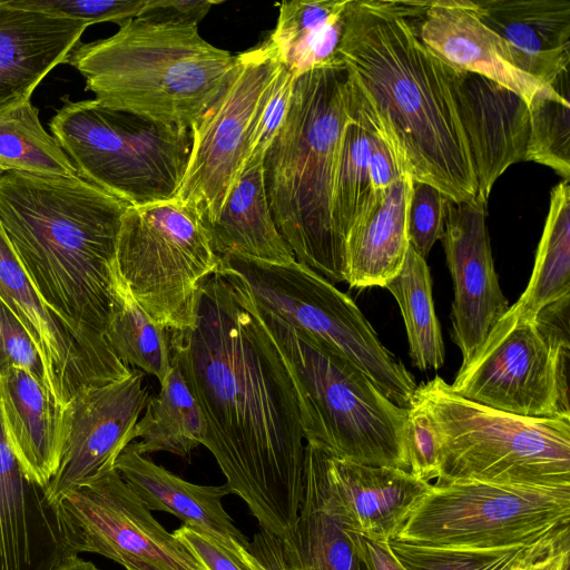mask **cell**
<instances>
[{
    "label": "cell",
    "mask_w": 570,
    "mask_h": 570,
    "mask_svg": "<svg viewBox=\"0 0 570 570\" xmlns=\"http://www.w3.org/2000/svg\"><path fill=\"white\" fill-rule=\"evenodd\" d=\"M115 469L149 511L175 515L183 525L209 535L252 570H261L248 550L249 540L224 509L222 500L230 494L225 484L188 482L140 454L134 442L118 456Z\"/></svg>",
    "instance_id": "obj_21"
},
{
    "label": "cell",
    "mask_w": 570,
    "mask_h": 570,
    "mask_svg": "<svg viewBox=\"0 0 570 570\" xmlns=\"http://www.w3.org/2000/svg\"><path fill=\"white\" fill-rule=\"evenodd\" d=\"M412 400L424 409L436 433L435 482L570 487V417L499 411L462 397L439 375L417 385Z\"/></svg>",
    "instance_id": "obj_7"
},
{
    "label": "cell",
    "mask_w": 570,
    "mask_h": 570,
    "mask_svg": "<svg viewBox=\"0 0 570 570\" xmlns=\"http://www.w3.org/2000/svg\"><path fill=\"white\" fill-rule=\"evenodd\" d=\"M217 272L258 307L351 361L394 404L410 406L414 376L354 301L325 277L297 261L276 264L236 254L219 256Z\"/></svg>",
    "instance_id": "obj_8"
},
{
    "label": "cell",
    "mask_w": 570,
    "mask_h": 570,
    "mask_svg": "<svg viewBox=\"0 0 570 570\" xmlns=\"http://www.w3.org/2000/svg\"><path fill=\"white\" fill-rule=\"evenodd\" d=\"M118 293L119 304L108 324L106 340L122 363L160 383L173 366L168 330L140 307L121 276Z\"/></svg>",
    "instance_id": "obj_33"
},
{
    "label": "cell",
    "mask_w": 570,
    "mask_h": 570,
    "mask_svg": "<svg viewBox=\"0 0 570 570\" xmlns=\"http://www.w3.org/2000/svg\"><path fill=\"white\" fill-rule=\"evenodd\" d=\"M405 446L409 472L431 483L440 473V449L436 433L424 409L414 400L407 407Z\"/></svg>",
    "instance_id": "obj_41"
},
{
    "label": "cell",
    "mask_w": 570,
    "mask_h": 570,
    "mask_svg": "<svg viewBox=\"0 0 570 570\" xmlns=\"http://www.w3.org/2000/svg\"><path fill=\"white\" fill-rule=\"evenodd\" d=\"M57 570H100V569L97 568L92 562L86 561L78 557V558L65 563Z\"/></svg>",
    "instance_id": "obj_49"
},
{
    "label": "cell",
    "mask_w": 570,
    "mask_h": 570,
    "mask_svg": "<svg viewBox=\"0 0 570 570\" xmlns=\"http://www.w3.org/2000/svg\"><path fill=\"white\" fill-rule=\"evenodd\" d=\"M412 185L403 174L348 232L344 279L351 287H383L400 272L410 246L406 219Z\"/></svg>",
    "instance_id": "obj_27"
},
{
    "label": "cell",
    "mask_w": 570,
    "mask_h": 570,
    "mask_svg": "<svg viewBox=\"0 0 570 570\" xmlns=\"http://www.w3.org/2000/svg\"><path fill=\"white\" fill-rule=\"evenodd\" d=\"M129 206L82 178L0 171V223L42 302L108 362L119 304L117 243Z\"/></svg>",
    "instance_id": "obj_3"
},
{
    "label": "cell",
    "mask_w": 570,
    "mask_h": 570,
    "mask_svg": "<svg viewBox=\"0 0 570 570\" xmlns=\"http://www.w3.org/2000/svg\"><path fill=\"white\" fill-rule=\"evenodd\" d=\"M145 373L80 390L66 407V442L58 471L47 485L57 503L66 491L112 470L134 439V429L150 399Z\"/></svg>",
    "instance_id": "obj_15"
},
{
    "label": "cell",
    "mask_w": 570,
    "mask_h": 570,
    "mask_svg": "<svg viewBox=\"0 0 570 570\" xmlns=\"http://www.w3.org/2000/svg\"><path fill=\"white\" fill-rule=\"evenodd\" d=\"M226 85L190 129L191 149L176 198L214 222L242 175L256 119L282 68L267 38L237 55Z\"/></svg>",
    "instance_id": "obj_13"
},
{
    "label": "cell",
    "mask_w": 570,
    "mask_h": 570,
    "mask_svg": "<svg viewBox=\"0 0 570 570\" xmlns=\"http://www.w3.org/2000/svg\"><path fill=\"white\" fill-rule=\"evenodd\" d=\"M567 295H570V185L568 179H562L551 189L532 274L515 303L535 316Z\"/></svg>",
    "instance_id": "obj_32"
},
{
    "label": "cell",
    "mask_w": 570,
    "mask_h": 570,
    "mask_svg": "<svg viewBox=\"0 0 570 570\" xmlns=\"http://www.w3.org/2000/svg\"><path fill=\"white\" fill-rule=\"evenodd\" d=\"M11 366L29 371L49 391L45 366L35 344L0 298V372Z\"/></svg>",
    "instance_id": "obj_42"
},
{
    "label": "cell",
    "mask_w": 570,
    "mask_h": 570,
    "mask_svg": "<svg viewBox=\"0 0 570 570\" xmlns=\"http://www.w3.org/2000/svg\"><path fill=\"white\" fill-rule=\"evenodd\" d=\"M88 27L0 0V115L29 101L45 77L68 62Z\"/></svg>",
    "instance_id": "obj_22"
},
{
    "label": "cell",
    "mask_w": 570,
    "mask_h": 570,
    "mask_svg": "<svg viewBox=\"0 0 570 570\" xmlns=\"http://www.w3.org/2000/svg\"><path fill=\"white\" fill-rule=\"evenodd\" d=\"M73 549L126 570H206L112 470L57 500Z\"/></svg>",
    "instance_id": "obj_14"
},
{
    "label": "cell",
    "mask_w": 570,
    "mask_h": 570,
    "mask_svg": "<svg viewBox=\"0 0 570 570\" xmlns=\"http://www.w3.org/2000/svg\"><path fill=\"white\" fill-rule=\"evenodd\" d=\"M171 364L200 407L203 445L261 530L284 540L298 518L304 433L296 392L267 333L216 271L198 288L193 326L168 330Z\"/></svg>",
    "instance_id": "obj_1"
},
{
    "label": "cell",
    "mask_w": 570,
    "mask_h": 570,
    "mask_svg": "<svg viewBox=\"0 0 570 570\" xmlns=\"http://www.w3.org/2000/svg\"><path fill=\"white\" fill-rule=\"evenodd\" d=\"M323 453L326 479L344 522L370 539H394L431 484L402 469Z\"/></svg>",
    "instance_id": "obj_23"
},
{
    "label": "cell",
    "mask_w": 570,
    "mask_h": 570,
    "mask_svg": "<svg viewBox=\"0 0 570 570\" xmlns=\"http://www.w3.org/2000/svg\"><path fill=\"white\" fill-rule=\"evenodd\" d=\"M116 261L140 307L167 330H184L195 323L199 285L219 256L198 209L174 197L127 208Z\"/></svg>",
    "instance_id": "obj_12"
},
{
    "label": "cell",
    "mask_w": 570,
    "mask_h": 570,
    "mask_svg": "<svg viewBox=\"0 0 570 570\" xmlns=\"http://www.w3.org/2000/svg\"><path fill=\"white\" fill-rule=\"evenodd\" d=\"M530 102L525 161L544 165L570 180L569 70Z\"/></svg>",
    "instance_id": "obj_37"
},
{
    "label": "cell",
    "mask_w": 570,
    "mask_h": 570,
    "mask_svg": "<svg viewBox=\"0 0 570 570\" xmlns=\"http://www.w3.org/2000/svg\"><path fill=\"white\" fill-rule=\"evenodd\" d=\"M350 0H292L278 4L268 37L283 66L296 77L321 67L343 63L338 47Z\"/></svg>",
    "instance_id": "obj_29"
},
{
    "label": "cell",
    "mask_w": 570,
    "mask_h": 570,
    "mask_svg": "<svg viewBox=\"0 0 570 570\" xmlns=\"http://www.w3.org/2000/svg\"><path fill=\"white\" fill-rule=\"evenodd\" d=\"M49 128L82 178L128 206L174 198L191 149L190 130L96 99L65 100Z\"/></svg>",
    "instance_id": "obj_9"
},
{
    "label": "cell",
    "mask_w": 570,
    "mask_h": 570,
    "mask_svg": "<svg viewBox=\"0 0 570 570\" xmlns=\"http://www.w3.org/2000/svg\"><path fill=\"white\" fill-rule=\"evenodd\" d=\"M570 534V487L475 480L431 483L395 540L443 548H504Z\"/></svg>",
    "instance_id": "obj_11"
},
{
    "label": "cell",
    "mask_w": 570,
    "mask_h": 570,
    "mask_svg": "<svg viewBox=\"0 0 570 570\" xmlns=\"http://www.w3.org/2000/svg\"><path fill=\"white\" fill-rule=\"evenodd\" d=\"M76 558L59 505L13 455L0 407V570H57Z\"/></svg>",
    "instance_id": "obj_19"
},
{
    "label": "cell",
    "mask_w": 570,
    "mask_h": 570,
    "mask_svg": "<svg viewBox=\"0 0 570 570\" xmlns=\"http://www.w3.org/2000/svg\"><path fill=\"white\" fill-rule=\"evenodd\" d=\"M213 250L276 264L295 259L269 209L263 163L244 169L218 217L205 224Z\"/></svg>",
    "instance_id": "obj_28"
},
{
    "label": "cell",
    "mask_w": 570,
    "mask_h": 570,
    "mask_svg": "<svg viewBox=\"0 0 570 570\" xmlns=\"http://www.w3.org/2000/svg\"><path fill=\"white\" fill-rule=\"evenodd\" d=\"M389 548L406 570H512L531 558L570 544V534L504 548H443L391 539Z\"/></svg>",
    "instance_id": "obj_36"
},
{
    "label": "cell",
    "mask_w": 570,
    "mask_h": 570,
    "mask_svg": "<svg viewBox=\"0 0 570 570\" xmlns=\"http://www.w3.org/2000/svg\"><path fill=\"white\" fill-rule=\"evenodd\" d=\"M0 407L10 449L27 478L41 487L58 471L66 442V409L27 370L0 372Z\"/></svg>",
    "instance_id": "obj_25"
},
{
    "label": "cell",
    "mask_w": 570,
    "mask_h": 570,
    "mask_svg": "<svg viewBox=\"0 0 570 570\" xmlns=\"http://www.w3.org/2000/svg\"><path fill=\"white\" fill-rule=\"evenodd\" d=\"M373 134V132H372ZM403 174L390 148L375 134L370 161L371 188L374 198H382Z\"/></svg>",
    "instance_id": "obj_45"
},
{
    "label": "cell",
    "mask_w": 570,
    "mask_h": 570,
    "mask_svg": "<svg viewBox=\"0 0 570 570\" xmlns=\"http://www.w3.org/2000/svg\"><path fill=\"white\" fill-rule=\"evenodd\" d=\"M0 169L39 175H77L71 159L26 101L0 115Z\"/></svg>",
    "instance_id": "obj_34"
},
{
    "label": "cell",
    "mask_w": 570,
    "mask_h": 570,
    "mask_svg": "<svg viewBox=\"0 0 570 570\" xmlns=\"http://www.w3.org/2000/svg\"><path fill=\"white\" fill-rule=\"evenodd\" d=\"M372 131L351 117L341 139L332 199L333 224L344 246L348 232L358 218L384 197L374 198L372 194Z\"/></svg>",
    "instance_id": "obj_35"
},
{
    "label": "cell",
    "mask_w": 570,
    "mask_h": 570,
    "mask_svg": "<svg viewBox=\"0 0 570 570\" xmlns=\"http://www.w3.org/2000/svg\"><path fill=\"white\" fill-rule=\"evenodd\" d=\"M350 531L367 570H406L392 554L389 541L370 539L352 530Z\"/></svg>",
    "instance_id": "obj_47"
},
{
    "label": "cell",
    "mask_w": 570,
    "mask_h": 570,
    "mask_svg": "<svg viewBox=\"0 0 570 570\" xmlns=\"http://www.w3.org/2000/svg\"><path fill=\"white\" fill-rule=\"evenodd\" d=\"M570 544L561 546L548 553L531 558L512 570H569Z\"/></svg>",
    "instance_id": "obj_48"
},
{
    "label": "cell",
    "mask_w": 570,
    "mask_h": 570,
    "mask_svg": "<svg viewBox=\"0 0 570 570\" xmlns=\"http://www.w3.org/2000/svg\"><path fill=\"white\" fill-rule=\"evenodd\" d=\"M431 1L350 0L338 47L350 116L390 148L402 171L460 203L476 196L446 66L416 20Z\"/></svg>",
    "instance_id": "obj_2"
},
{
    "label": "cell",
    "mask_w": 570,
    "mask_h": 570,
    "mask_svg": "<svg viewBox=\"0 0 570 570\" xmlns=\"http://www.w3.org/2000/svg\"><path fill=\"white\" fill-rule=\"evenodd\" d=\"M474 3L480 21L507 42L518 69L550 86L569 70V0H484Z\"/></svg>",
    "instance_id": "obj_24"
},
{
    "label": "cell",
    "mask_w": 570,
    "mask_h": 570,
    "mask_svg": "<svg viewBox=\"0 0 570 570\" xmlns=\"http://www.w3.org/2000/svg\"><path fill=\"white\" fill-rule=\"evenodd\" d=\"M446 73L476 178L475 197L488 204L497 179L525 159L529 107L518 94L483 76L448 66Z\"/></svg>",
    "instance_id": "obj_18"
},
{
    "label": "cell",
    "mask_w": 570,
    "mask_h": 570,
    "mask_svg": "<svg viewBox=\"0 0 570 570\" xmlns=\"http://www.w3.org/2000/svg\"><path fill=\"white\" fill-rule=\"evenodd\" d=\"M485 218L487 204L476 197L460 203L446 199L441 240L454 288L452 340L462 353V364L509 308L494 269Z\"/></svg>",
    "instance_id": "obj_17"
},
{
    "label": "cell",
    "mask_w": 570,
    "mask_h": 570,
    "mask_svg": "<svg viewBox=\"0 0 570 570\" xmlns=\"http://www.w3.org/2000/svg\"><path fill=\"white\" fill-rule=\"evenodd\" d=\"M0 298L35 344L55 403L66 409L80 390L128 376L89 347L37 294L0 223Z\"/></svg>",
    "instance_id": "obj_16"
},
{
    "label": "cell",
    "mask_w": 570,
    "mask_h": 570,
    "mask_svg": "<svg viewBox=\"0 0 570 570\" xmlns=\"http://www.w3.org/2000/svg\"><path fill=\"white\" fill-rule=\"evenodd\" d=\"M173 534L206 570H252L232 552L199 530L181 525Z\"/></svg>",
    "instance_id": "obj_43"
},
{
    "label": "cell",
    "mask_w": 570,
    "mask_h": 570,
    "mask_svg": "<svg viewBox=\"0 0 570 570\" xmlns=\"http://www.w3.org/2000/svg\"><path fill=\"white\" fill-rule=\"evenodd\" d=\"M68 62L98 102L190 130L238 57L207 42L195 24L134 18L108 38L80 43Z\"/></svg>",
    "instance_id": "obj_5"
},
{
    "label": "cell",
    "mask_w": 570,
    "mask_h": 570,
    "mask_svg": "<svg viewBox=\"0 0 570 570\" xmlns=\"http://www.w3.org/2000/svg\"><path fill=\"white\" fill-rule=\"evenodd\" d=\"M248 550L261 570H291L282 539L267 531L256 532L249 541Z\"/></svg>",
    "instance_id": "obj_46"
},
{
    "label": "cell",
    "mask_w": 570,
    "mask_h": 570,
    "mask_svg": "<svg viewBox=\"0 0 570 570\" xmlns=\"http://www.w3.org/2000/svg\"><path fill=\"white\" fill-rule=\"evenodd\" d=\"M304 488L298 518L282 540L291 570H367L331 492L324 453L309 443L304 452Z\"/></svg>",
    "instance_id": "obj_26"
},
{
    "label": "cell",
    "mask_w": 570,
    "mask_h": 570,
    "mask_svg": "<svg viewBox=\"0 0 570 570\" xmlns=\"http://www.w3.org/2000/svg\"><path fill=\"white\" fill-rule=\"evenodd\" d=\"M384 287L402 313L413 365L421 371L442 367L445 351L425 258L409 246L400 272Z\"/></svg>",
    "instance_id": "obj_31"
},
{
    "label": "cell",
    "mask_w": 570,
    "mask_h": 570,
    "mask_svg": "<svg viewBox=\"0 0 570 570\" xmlns=\"http://www.w3.org/2000/svg\"><path fill=\"white\" fill-rule=\"evenodd\" d=\"M230 285L286 366L306 443L337 459L409 471L407 407L394 404L360 367L328 345L285 324Z\"/></svg>",
    "instance_id": "obj_6"
},
{
    "label": "cell",
    "mask_w": 570,
    "mask_h": 570,
    "mask_svg": "<svg viewBox=\"0 0 570 570\" xmlns=\"http://www.w3.org/2000/svg\"><path fill=\"white\" fill-rule=\"evenodd\" d=\"M350 118L344 65L309 70L296 78L285 121L263 160L279 234L298 263L333 284L345 282V246L333 224L332 199Z\"/></svg>",
    "instance_id": "obj_4"
},
{
    "label": "cell",
    "mask_w": 570,
    "mask_h": 570,
    "mask_svg": "<svg viewBox=\"0 0 570 570\" xmlns=\"http://www.w3.org/2000/svg\"><path fill=\"white\" fill-rule=\"evenodd\" d=\"M446 199L433 186L413 181L407 206V238L410 246L423 258L442 237Z\"/></svg>",
    "instance_id": "obj_39"
},
{
    "label": "cell",
    "mask_w": 570,
    "mask_h": 570,
    "mask_svg": "<svg viewBox=\"0 0 570 570\" xmlns=\"http://www.w3.org/2000/svg\"><path fill=\"white\" fill-rule=\"evenodd\" d=\"M474 8L468 0L431 1L416 20L420 39L448 67L493 80L529 106L552 86L518 69L507 42L480 21Z\"/></svg>",
    "instance_id": "obj_20"
},
{
    "label": "cell",
    "mask_w": 570,
    "mask_h": 570,
    "mask_svg": "<svg viewBox=\"0 0 570 570\" xmlns=\"http://www.w3.org/2000/svg\"><path fill=\"white\" fill-rule=\"evenodd\" d=\"M567 295L535 316L517 303L462 364L453 392L472 402L529 417H570V331Z\"/></svg>",
    "instance_id": "obj_10"
},
{
    "label": "cell",
    "mask_w": 570,
    "mask_h": 570,
    "mask_svg": "<svg viewBox=\"0 0 570 570\" xmlns=\"http://www.w3.org/2000/svg\"><path fill=\"white\" fill-rule=\"evenodd\" d=\"M296 78L295 75L282 66L256 119L250 138L248 160L244 169L263 163L267 148L276 138L285 121Z\"/></svg>",
    "instance_id": "obj_40"
},
{
    "label": "cell",
    "mask_w": 570,
    "mask_h": 570,
    "mask_svg": "<svg viewBox=\"0 0 570 570\" xmlns=\"http://www.w3.org/2000/svg\"><path fill=\"white\" fill-rule=\"evenodd\" d=\"M171 365L134 429V439H140L134 445L142 455L169 452L188 458L205 440L203 412L181 372Z\"/></svg>",
    "instance_id": "obj_30"
},
{
    "label": "cell",
    "mask_w": 570,
    "mask_h": 570,
    "mask_svg": "<svg viewBox=\"0 0 570 570\" xmlns=\"http://www.w3.org/2000/svg\"><path fill=\"white\" fill-rule=\"evenodd\" d=\"M220 3L213 0H147L136 18L157 22H177L195 24Z\"/></svg>",
    "instance_id": "obj_44"
},
{
    "label": "cell",
    "mask_w": 570,
    "mask_h": 570,
    "mask_svg": "<svg viewBox=\"0 0 570 570\" xmlns=\"http://www.w3.org/2000/svg\"><path fill=\"white\" fill-rule=\"evenodd\" d=\"M8 4L81 21L119 27L136 18L147 0H4Z\"/></svg>",
    "instance_id": "obj_38"
},
{
    "label": "cell",
    "mask_w": 570,
    "mask_h": 570,
    "mask_svg": "<svg viewBox=\"0 0 570 570\" xmlns=\"http://www.w3.org/2000/svg\"><path fill=\"white\" fill-rule=\"evenodd\" d=\"M0 171H2V170L0 169Z\"/></svg>",
    "instance_id": "obj_50"
}]
</instances>
